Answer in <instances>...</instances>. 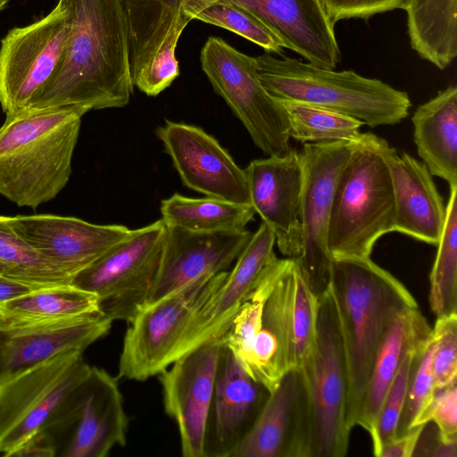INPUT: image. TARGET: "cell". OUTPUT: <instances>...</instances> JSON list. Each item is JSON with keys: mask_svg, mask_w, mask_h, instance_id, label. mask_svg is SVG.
Wrapping results in <instances>:
<instances>
[{"mask_svg": "<svg viewBox=\"0 0 457 457\" xmlns=\"http://www.w3.org/2000/svg\"><path fill=\"white\" fill-rule=\"evenodd\" d=\"M69 34L61 61L27 111L124 107L133 94L122 0H64Z\"/></svg>", "mask_w": 457, "mask_h": 457, "instance_id": "cell-1", "label": "cell"}, {"mask_svg": "<svg viewBox=\"0 0 457 457\" xmlns=\"http://www.w3.org/2000/svg\"><path fill=\"white\" fill-rule=\"evenodd\" d=\"M328 289L337 311L348 374L346 421L357 426L379 345L395 319L417 307L408 289L370 257L332 258Z\"/></svg>", "mask_w": 457, "mask_h": 457, "instance_id": "cell-2", "label": "cell"}, {"mask_svg": "<svg viewBox=\"0 0 457 457\" xmlns=\"http://www.w3.org/2000/svg\"><path fill=\"white\" fill-rule=\"evenodd\" d=\"M79 106L26 111L5 116L0 127V195L36 209L67 185L78 142Z\"/></svg>", "mask_w": 457, "mask_h": 457, "instance_id": "cell-3", "label": "cell"}, {"mask_svg": "<svg viewBox=\"0 0 457 457\" xmlns=\"http://www.w3.org/2000/svg\"><path fill=\"white\" fill-rule=\"evenodd\" d=\"M255 58L259 78L277 100L306 103L361 120L371 128L395 125L409 115L408 94L357 74L336 71L264 53Z\"/></svg>", "mask_w": 457, "mask_h": 457, "instance_id": "cell-4", "label": "cell"}, {"mask_svg": "<svg viewBox=\"0 0 457 457\" xmlns=\"http://www.w3.org/2000/svg\"><path fill=\"white\" fill-rule=\"evenodd\" d=\"M395 197L387 167L371 133L352 140L350 156L338 174L328 220L331 258L370 257L375 243L394 231Z\"/></svg>", "mask_w": 457, "mask_h": 457, "instance_id": "cell-5", "label": "cell"}, {"mask_svg": "<svg viewBox=\"0 0 457 457\" xmlns=\"http://www.w3.org/2000/svg\"><path fill=\"white\" fill-rule=\"evenodd\" d=\"M91 369L81 351H67L0 376V453H12L45 428Z\"/></svg>", "mask_w": 457, "mask_h": 457, "instance_id": "cell-6", "label": "cell"}, {"mask_svg": "<svg viewBox=\"0 0 457 457\" xmlns=\"http://www.w3.org/2000/svg\"><path fill=\"white\" fill-rule=\"evenodd\" d=\"M167 235L162 219L130 233L73 276L71 285L94 294L99 312L130 321L146 303L158 275Z\"/></svg>", "mask_w": 457, "mask_h": 457, "instance_id": "cell-7", "label": "cell"}, {"mask_svg": "<svg viewBox=\"0 0 457 457\" xmlns=\"http://www.w3.org/2000/svg\"><path fill=\"white\" fill-rule=\"evenodd\" d=\"M304 371L312 412V457H342L351 429L346 421L348 374L344 340L333 296L318 299L316 345Z\"/></svg>", "mask_w": 457, "mask_h": 457, "instance_id": "cell-8", "label": "cell"}, {"mask_svg": "<svg viewBox=\"0 0 457 457\" xmlns=\"http://www.w3.org/2000/svg\"><path fill=\"white\" fill-rule=\"evenodd\" d=\"M200 62L214 91L240 120L255 145L269 156L286 154L291 147L285 112L263 87L255 58L220 37H210Z\"/></svg>", "mask_w": 457, "mask_h": 457, "instance_id": "cell-9", "label": "cell"}, {"mask_svg": "<svg viewBox=\"0 0 457 457\" xmlns=\"http://www.w3.org/2000/svg\"><path fill=\"white\" fill-rule=\"evenodd\" d=\"M129 420L117 379L91 366L47 426L56 456L105 457L127 442Z\"/></svg>", "mask_w": 457, "mask_h": 457, "instance_id": "cell-10", "label": "cell"}, {"mask_svg": "<svg viewBox=\"0 0 457 457\" xmlns=\"http://www.w3.org/2000/svg\"><path fill=\"white\" fill-rule=\"evenodd\" d=\"M227 273L202 277L143 306L128 322L119 360V378L144 381L168 368L188 318Z\"/></svg>", "mask_w": 457, "mask_h": 457, "instance_id": "cell-11", "label": "cell"}, {"mask_svg": "<svg viewBox=\"0 0 457 457\" xmlns=\"http://www.w3.org/2000/svg\"><path fill=\"white\" fill-rule=\"evenodd\" d=\"M69 34V8L59 0L43 19L11 29L0 46V104L5 116L26 112L57 68Z\"/></svg>", "mask_w": 457, "mask_h": 457, "instance_id": "cell-12", "label": "cell"}, {"mask_svg": "<svg viewBox=\"0 0 457 457\" xmlns=\"http://www.w3.org/2000/svg\"><path fill=\"white\" fill-rule=\"evenodd\" d=\"M352 151V141L303 144L300 221L303 253L297 261L319 299L328 289L331 256L327 233L335 185ZM296 259V258H295Z\"/></svg>", "mask_w": 457, "mask_h": 457, "instance_id": "cell-13", "label": "cell"}, {"mask_svg": "<svg viewBox=\"0 0 457 457\" xmlns=\"http://www.w3.org/2000/svg\"><path fill=\"white\" fill-rule=\"evenodd\" d=\"M274 244V233L262 222L237 258L232 270L188 318L170 356V365L204 344L221 343L261 273L276 256Z\"/></svg>", "mask_w": 457, "mask_h": 457, "instance_id": "cell-14", "label": "cell"}, {"mask_svg": "<svg viewBox=\"0 0 457 457\" xmlns=\"http://www.w3.org/2000/svg\"><path fill=\"white\" fill-rule=\"evenodd\" d=\"M312 412L303 369H291L231 457H312Z\"/></svg>", "mask_w": 457, "mask_h": 457, "instance_id": "cell-15", "label": "cell"}, {"mask_svg": "<svg viewBox=\"0 0 457 457\" xmlns=\"http://www.w3.org/2000/svg\"><path fill=\"white\" fill-rule=\"evenodd\" d=\"M156 135L186 187L209 197L251 204L245 170L212 136L170 120L158 127Z\"/></svg>", "mask_w": 457, "mask_h": 457, "instance_id": "cell-16", "label": "cell"}, {"mask_svg": "<svg viewBox=\"0 0 457 457\" xmlns=\"http://www.w3.org/2000/svg\"><path fill=\"white\" fill-rule=\"evenodd\" d=\"M220 342L204 344L160 373L166 413L177 423L184 457H205L207 421Z\"/></svg>", "mask_w": 457, "mask_h": 457, "instance_id": "cell-17", "label": "cell"}, {"mask_svg": "<svg viewBox=\"0 0 457 457\" xmlns=\"http://www.w3.org/2000/svg\"><path fill=\"white\" fill-rule=\"evenodd\" d=\"M245 171L251 205L274 233L279 252L287 258H299L303 253L301 152L291 148L284 155L253 160Z\"/></svg>", "mask_w": 457, "mask_h": 457, "instance_id": "cell-18", "label": "cell"}, {"mask_svg": "<svg viewBox=\"0 0 457 457\" xmlns=\"http://www.w3.org/2000/svg\"><path fill=\"white\" fill-rule=\"evenodd\" d=\"M2 218L71 278L130 233L122 225H99L69 216L33 214Z\"/></svg>", "mask_w": 457, "mask_h": 457, "instance_id": "cell-19", "label": "cell"}, {"mask_svg": "<svg viewBox=\"0 0 457 457\" xmlns=\"http://www.w3.org/2000/svg\"><path fill=\"white\" fill-rule=\"evenodd\" d=\"M270 392L253 379L222 343L205 436V457H231Z\"/></svg>", "mask_w": 457, "mask_h": 457, "instance_id": "cell-20", "label": "cell"}, {"mask_svg": "<svg viewBox=\"0 0 457 457\" xmlns=\"http://www.w3.org/2000/svg\"><path fill=\"white\" fill-rule=\"evenodd\" d=\"M252 235L246 229L191 232L167 224L161 267L145 305L155 303L202 277L226 271Z\"/></svg>", "mask_w": 457, "mask_h": 457, "instance_id": "cell-21", "label": "cell"}, {"mask_svg": "<svg viewBox=\"0 0 457 457\" xmlns=\"http://www.w3.org/2000/svg\"><path fill=\"white\" fill-rule=\"evenodd\" d=\"M392 182L395 197L394 231L431 245L439 242L445 206L425 163L406 153L399 155L382 137L371 134Z\"/></svg>", "mask_w": 457, "mask_h": 457, "instance_id": "cell-22", "label": "cell"}, {"mask_svg": "<svg viewBox=\"0 0 457 457\" xmlns=\"http://www.w3.org/2000/svg\"><path fill=\"white\" fill-rule=\"evenodd\" d=\"M237 4L257 17L281 41L307 62L335 70L341 54L335 25L320 0H219Z\"/></svg>", "mask_w": 457, "mask_h": 457, "instance_id": "cell-23", "label": "cell"}, {"mask_svg": "<svg viewBox=\"0 0 457 457\" xmlns=\"http://www.w3.org/2000/svg\"><path fill=\"white\" fill-rule=\"evenodd\" d=\"M293 258L269 295L253 338L246 373L270 393L292 369L290 285Z\"/></svg>", "mask_w": 457, "mask_h": 457, "instance_id": "cell-24", "label": "cell"}, {"mask_svg": "<svg viewBox=\"0 0 457 457\" xmlns=\"http://www.w3.org/2000/svg\"><path fill=\"white\" fill-rule=\"evenodd\" d=\"M112 321L100 312L17 333H7L1 374L26 368L67 351L84 352L108 333Z\"/></svg>", "mask_w": 457, "mask_h": 457, "instance_id": "cell-25", "label": "cell"}, {"mask_svg": "<svg viewBox=\"0 0 457 457\" xmlns=\"http://www.w3.org/2000/svg\"><path fill=\"white\" fill-rule=\"evenodd\" d=\"M432 334L417 307L401 312L390 325L377 351L362 399L357 425L371 431L384 397L407 353L426 344Z\"/></svg>", "mask_w": 457, "mask_h": 457, "instance_id": "cell-26", "label": "cell"}, {"mask_svg": "<svg viewBox=\"0 0 457 457\" xmlns=\"http://www.w3.org/2000/svg\"><path fill=\"white\" fill-rule=\"evenodd\" d=\"M419 156L432 175L457 186V87L420 104L411 118Z\"/></svg>", "mask_w": 457, "mask_h": 457, "instance_id": "cell-27", "label": "cell"}, {"mask_svg": "<svg viewBox=\"0 0 457 457\" xmlns=\"http://www.w3.org/2000/svg\"><path fill=\"white\" fill-rule=\"evenodd\" d=\"M99 312L97 297L71 284L36 289L0 304V330L17 333Z\"/></svg>", "mask_w": 457, "mask_h": 457, "instance_id": "cell-28", "label": "cell"}, {"mask_svg": "<svg viewBox=\"0 0 457 457\" xmlns=\"http://www.w3.org/2000/svg\"><path fill=\"white\" fill-rule=\"evenodd\" d=\"M403 10L411 48L446 69L457 55V0H407Z\"/></svg>", "mask_w": 457, "mask_h": 457, "instance_id": "cell-29", "label": "cell"}, {"mask_svg": "<svg viewBox=\"0 0 457 457\" xmlns=\"http://www.w3.org/2000/svg\"><path fill=\"white\" fill-rule=\"evenodd\" d=\"M255 212L251 204L218 198H191L174 194L161 203L162 219L168 225L198 233L245 229Z\"/></svg>", "mask_w": 457, "mask_h": 457, "instance_id": "cell-30", "label": "cell"}, {"mask_svg": "<svg viewBox=\"0 0 457 457\" xmlns=\"http://www.w3.org/2000/svg\"><path fill=\"white\" fill-rule=\"evenodd\" d=\"M429 281V305L436 318L457 313V186L450 187Z\"/></svg>", "mask_w": 457, "mask_h": 457, "instance_id": "cell-31", "label": "cell"}, {"mask_svg": "<svg viewBox=\"0 0 457 457\" xmlns=\"http://www.w3.org/2000/svg\"><path fill=\"white\" fill-rule=\"evenodd\" d=\"M278 101L285 112L289 137L303 144L352 141L365 125L358 119L317 105L292 100Z\"/></svg>", "mask_w": 457, "mask_h": 457, "instance_id": "cell-32", "label": "cell"}, {"mask_svg": "<svg viewBox=\"0 0 457 457\" xmlns=\"http://www.w3.org/2000/svg\"><path fill=\"white\" fill-rule=\"evenodd\" d=\"M0 261L6 277L38 288L71 284V278L21 238L0 216Z\"/></svg>", "mask_w": 457, "mask_h": 457, "instance_id": "cell-33", "label": "cell"}, {"mask_svg": "<svg viewBox=\"0 0 457 457\" xmlns=\"http://www.w3.org/2000/svg\"><path fill=\"white\" fill-rule=\"evenodd\" d=\"M318 298L312 293L297 259L293 258L290 285L292 369L311 360L316 345Z\"/></svg>", "mask_w": 457, "mask_h": 457, "instance_id": "cell-34", "label": "cell"}, {"mask_svg": "<svg viewBox=\"0 0 457 457\" xmlns=\"http://www.w3.org/2000/svg\"><path fill=\"white\" fill-rule=\"evenodd\" d=\"M194 19L232 31L263 48L282 54L277 36L249 11L231 3L216 2L196 13Z\"/></svg>", "mask_w": 457, "mask_h": 457, "instance_id": "cell-35", "label": "cell"}, {"mask_svg": "<svg viewBox=\"0 0 457 457\" xmlns=\"http://www.w3.org/2000/svg\"><path fill=\"white\" fill-rule=\"evenodd\" d=\"M428 341L407 353L384 397L374 426L369 433L372 439L375 456L378 455L381 448L396 436L413 367Z\"/></svg>", "mask_w": 457, "mask_h": 457, "instance_id": "cell-36", "label": "cell"}, {"mask_svg": "<svg viewBox=\"0 0 457 457\" xmlns=\"http://www.w3.org/2000/svg\"><path fill=\"white\" fill-rule=\"evenodd\" d=\"M435 349L436 339L431 334L428 343L419 355L413 367L396 436L405 434L412 428L416 418L436 394V386L433 371Z\"/></svg>", "mask_w": 457, "mask_h": 457, "instance_id": "cell-37", "label": "cell"}, {"mask_svg": "<svg viewBox=\"0 0 457 457\" xmlns=\"http://www.w3.org/2000/svg\"><path fill=\"white\" fill-rule=\"evenodd\" d=\"M432 334L436 339L433 371L436 389L456 384L457 313L437 317Z\"/></svg>", "mask_w": 457, "mask_h": 457, "instance_id": "cell-38", "label": "cell"}, {"mask_svg": "<svg viewBox=\"0 0 457 457\" xmlns=\"http://www.w3.org/2000/svg\"><path fill=\"white\" fill-rule=\"evenodd\" d=\"M434 422L440 436L445 442H457V386L456 384L436 389L427 407L412 424Z\"/></svg>", "mask_w": 457, "mask_h": 457, "instance_id": "cell-39", "label": "cell"}, {"mask_svg": "<svg viewBox=\"0 0 457 457\" xmlns=\"http://www.w3.org/2000/svg\"><path fill=\"white\" fill-rule=\"evenodd\" d=\"M335 25L347 19H369L376 14L403 9L407 0H320Z\"/></svg>", "mask_w": 457, "mask_h": 457, "instance_id": "cell-40", "label": "cell"}, {"mask_svg": "<svg viewBox=\"0 0 457 457\" xmlns=\"http://www.w3.org/2000/svg\"><path fill=\"white\" fill-rule=\"evenodd\" d=\"M56 445L52 435L41 429L31 435L11 457H54Z\"/></svg>", "mask_w": 457, "mask_h": 457, "instance_id": "cell-41", "label": "cell"}, {"mask_svg": "<svg viewBox=\"0 0 457 457\" xmlns=\"http://www.w3.org/2000/svg\"><path fill=\"white\" fill-rule=\"evenodd\" d=\"M426 424L411 428L405 434L386 444L378 457H411Z\"/></svg>", "mask_w": 457, "mask_h": 457, "instance_id": "cell-42", "label": "cell"}, {"mask_svg": "<svg viewBox=\"0 0 457 457\" xmlns=\"http://www.w3.org/2000/svg\"><path fill=\"white\" fill-rule=\"evenodd\" d=\"M36 289L39 288L10 277L0 275V304L25 295Z\"/></svg>", "mask_w": 457, "mask_h": 457, "instance_id": "cell-43", "label": "cell"}, {"mask_svg": "<svg viewBox=\"0 0 457 457\" xmlns=\"http://www.w3.org/2000/svg\"><path fill=\"white\" fill-rule=\"evenodd\" d=\"M7 333L3 332L0 330V374H1V357H2V352L3 348L5 343V340L7 338Z\"/></svg>", "mask_w": 457, "mask_h": 457, "instance_id": "cell-44", "label": "cell"}, {"mask_svg": "<svg viewBox=\"0 0 457 457\" xmlns=\"http://www.w3.org/2000/svg\"><path fill=\"white\" fill-rule=\"evenodd\" d=\"M9 272V267L0 261V275L7 276Z\"/></svg>", "mask_w": 457, "mask_h": 457, "instance_id": "cell-45", "label": "cell"}, {"mask_svg": "<svg viewBox=\"0 0 457 457\" xmlns=\"http://www.w3.org/2000/svg\"><path fill=\"white\" fill-rule=\"evenodd\" d=\"M9 0H0V10L4 6V4L8 2Z\"/></svg>", "mask_w": 457, "mask_h": 457, "instance_id": "cell-46", "label": "cell"}]
</instances>
